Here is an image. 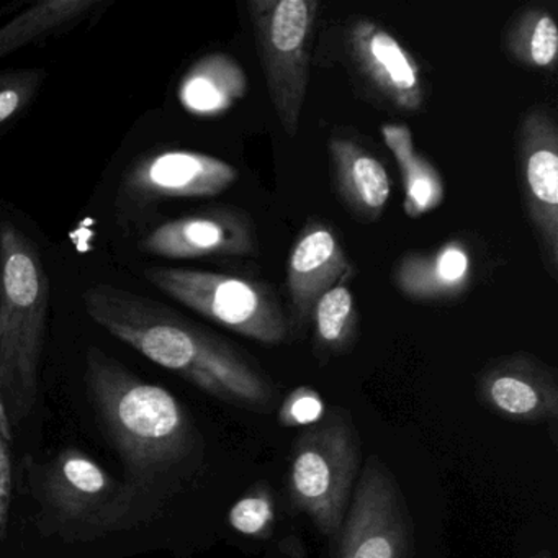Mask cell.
Segmentation results:
<instances>
[{
    "mask_svg": "<svg viewBox=\"0 0 558 558\" xmlns=\"http://www.w3.org/2000/svg\"><path fill=\"white\" fill-rule=\"evenodd\" d=\"M83 302L113 338L210 397L253 411L276 404V385L253 359L169 306L112 283L89 287Z\"/></svg>",
    "mask_w": 558,
    "mask_h": 558,
    "instance_id": "1",
    "label": "cell"
},
{
    "mask_svg": "<svg viewBox=\"0 0 558 558\" xmlns=\"http://www.w3.org/2000/svg\"><path fill=\"white\" fill-rule=\"evenodd\" d=\"M86 385L100 423L123 460L130 485L161 492L198 452L197 427L175 395L136 377L125 365L90 348Z\"/></svg>",
    "mask_w": 558,
    "mask_h": 558,
    "instance_id": "2",
    "label": "cell"
},
{
    "mask_svg": "<svg viewBox=\"0 0 558 558\" xmlns=\"http://www.w3.org/2000/svg\"><path fill=\"white\" fill-rule=\"evenodd\" d=\"M50 282L34 241L0 221V375L8 403L28 414L38 393Z\"/></svg>",
    "mask_w": 558,
    "mask_h": 558,
    "instance_id": "3",
    "label": "cell"
},
{
    "mask_svg": "<svg viewBox=\"0 0 558 558\" xmlns=\"http://www.w3.org/2000/svg\"><path fill=\"white\" fill-rule=\"evenodd\" d=\"M361 439L351 411L328 410L315 426L296 436L290 453L289 496L293 509L308 515L319 534L341 529L361 473Z\"/></svg>",
    "mask_w": 558,
    "mask_h": 558,
    "instance_id": "4",
    "label": "cell"
},
{
    "mask_svg": "<svg viewBox=\"0 0 558 558\" xmlns=\"http://www.w3.org/2000/svg\"><path fill=\"white\" fill-rule=\"evenodd\" d=\"M40 498L66 537L96 538L132 521L140 492L83 450L64 449L41 472Z\"/></svg>",
    "mask_w": 558,
    "mask_h": 558,
    "instance_id": "5",
    "label": "cell"
},
{
    "mask_svg": "<svg viewBox=\"0 0 558 558\" xmlns=\"http://www.w3.org/2000/svg\"><path fill=\"white\" fill-rule=\"evenodd\" d=\"M145 279L169 299L244 338L266 345L289 339L292 326L276 295L256 280L181 267H151Z\"/></svg>",
    "mask_w": 558,
    "mask_h": 558,
    "instance_id": "6",
    "label": "cell"
},
{
    "mask_svg": "<svg viewBox=\"0 0 558 558\" xmlns=\"http://www.w3.org/2000/svg\"><path fill=\"white\" fill-rule=\"evenodd\" d=\"M319 4L316 0L247 2L267 90L283 132L293 138L308 87L310 45Z\"/></svg>",
    "mask_w": 558,
    "mask_h": 558,
    "instance_id": "7",
    "label": "cell"
},
{
    "mask_svg": "<svg viewBox=\"0 0 558 558\" xmlns=\"http://www.w3.org/2000/svg\"><path fill=\"white\" fill-rule=\"evenodd\" d=\"M332 558H411L413 519L400 483L377 456L365 460Z\"/></svg>",
    "mask_w": 558,
    "mask_h": 558,
    "instance_id": "8",
    "label": "cell"
},
{
    "mask_svg": "<svg viewBox=\"0 0 558 558\" xmlns=\"http://www.w3.org/2000/svg\"><path fill=\"white\" fill-rule=\"evenodd\" d=\"M515 171L522 205L542 263L558 276V126L548 107H531L515 132Z\"/></svg>",
    "mask_w": 558,
    "mask_h": 558,
    "instance_id": "9",
    "label": "cell"
},
{
    "mask_svg": "<svg viewBox=\"0 0 558 558\" xmlns=\"http://www.w3.org/2000/svg\"><path fill=\"white\" fill-rule=\"evenodd\" d=\"M344 45L355 73L381 102L404 113L424 109L426 86L420 64L391 32L357 19L345 31Z\"/></svg>",
    "mask_w": 558,
    "mask_h": 558,
    "instance_id": "10",
    "label": "cell"
},
{
    "mask_svg": "<svg viewBox=\"0 0 558 558\" xmlns=\"http://www.w3.org/2000/svg\"><path fill=\"white\" fill-rule=\"evenodd\" d=\"M480 403L511 423H544L558 416V381L554 368L529 352L489 361L476 375Z\"/></svg>",
    "mask_w": 558,
    "mask_h": 558,
    "instance_id": "11",
    "label": "cell"
},
{
    "mask_svg": "<svg viewBox=\"0 0 558 558\" xmlns=\"http://www.w3.org/2000/svg\"><path fill=\"white\" fill-rule=\"evenodd\" d=\"M230 162L191 151L166 149L138 159L123 179L122 192L133 204L148 205L174 198H207L220 195L238 181Z\"/></svg>",
    "mask_w": 558,
    "mask_h": 558,
    "instance_id": "12",
    "label": "cell"
},
{
    "mask_svg": "<svg viewBox=\"0 0 558 558\" xmlns=\"http://www.w3.org/2000/svg\"><path fill=\"white\" fill-rule=\"evenodd\" d=\"M140 250L165 259L251 256L257 253L250 217L238 208L217 207L185 215L156 227Z\"/></svg>",
    "mask_w": 558,
    "mask_h": 558,
    "instance_id": "13",
    "label": "cell"
},
{
    "mask_svg": "<svg viewBox=\"0 0 558 558\" xmlns=\"http://www.w3.org/2000/svg\"><path fill=\"white\" fill-rule=\"evenodd\" d=\"M351 270V260L345 256L336 231L326 221H308L300 231L287 264V290L293 326L302 329L310 323L319 296L344 283Z\"/></svg>",
    "mask_w": 558,
    "mask_h": 558,
    "instance_id": "14",
    "label": "cell"
},
{
    "mask_svg": "<svg viewBox=\"0 0 558 558\" xmlns=\"http://www.w3.org/2000/svg\"><path fill=\"white\" fill-rule=\"evenodd\" d=\"M472 277V254L460 240L427 253L407 254L393 269L398 292L416 303L452 302L469 290Z\"/></svg>",
    "mask_w": 558,
    "mask_h": 558,
    "instance_id": "15",
    "label": "cell"
},
{
    "mask_svg": "<svg viewBox=\"0 0 558 558\" xmlns=\"http://www.w3.org/2000/svg\"><path fill=\"white\" fill-rule=\"evenodd\" d=\"M332 179L339 198L362 223H374L387 207L391 179L377 156L344 136L329 140Z\"/></svg>",
    "mask_w": 558,
    "mask_h": 558,
    "instance_id": "16",
    "label": "cell"
},
{
    "mask_svg": "<svg viewBox=\"0 0 558 558\" xmlns=\"http://www.w3.org/2000/svg\"><path fill=\"white\" fill-rule=\"evenodd\" d=\"M246 94V73L227 53L202 57L184 74L178 89L182 109L202 119L223 116L244 99Z\"/></svg>",
    "mask_w": 558,
    "mask_h": 558,
    "instance_id": "17",
    "label": "cell"
},
{
    "mask_svg": "<svg viewBox=\"0 0 558 558\" xmlns=\"http://www.w3.org/2000/svg\"><path fill=\"white\" fill-rule=\"evenodd\" d=\"M380 133L400 169L404 214L416 220L437 210L446 198V185L439 169L423 153L417 151L410 126L404 123H385Z\"/></svg>",
    "mask_w": 558,
    "mask_h": 558,
    "instance_id": "18",
    "label": "cell"
},
{
    "mask_svg": "<svg viewBox=\"0 0 558 558\" xmlns=\"http://www.w3.org/2000/svg\"><path fill=\"white\" fill-rule=\"evenodd\" d=\"M502 48L519 66L554 73L558 60L557 21L547 9L529 5L509 21Z\"/></svg>",
    "mask_w": 558,
    "mask_h": 558,
    "instance_id": "19",
    "label": "cell"
},
{
    "mask_svg": "<svg viewBox=\"0 0 558 558\" xmlns=\"http://www.w3.org/2000/svg\"><path fill=\"white\" fill-rule=\"evenodd\" d=\"M313 351L322 364L348 354L357 341L359 313L345 283L332 287L313 306Z\"/></svg>",
    "mask_w": 558,
    "mask_h": 558,
    "instance_id": "20",
    "label": "cell"
},
{
    "mask_svg": "<svg viewBox=\"0 0 558 558\" xmlns=\"http://www.w3.org/2000/svg\"><path fill=\"white\" fill-rule=\"evenodd\" d=\"M99 0H44L0 27V58L86 17Z\"/></svg>",
    "mask_w": 558,
    "mask_h": 558,
    "instance_id": "21",
    "label": "cell"
},
{
    "mask_svg": "<svg viewBox=\"0 0 558 558\" xmlns=\"http://www.w3.org/2000/svg\"><path fill=\"white\" fill-rule=\"evenodd\" d=\"M228 522L244 537L269 538L276 527V499L272 488L260 482L251 486L228 512Z\"/></svg>",
    "mask_w": 558,
    "mask_h": 558,
    "instance_id": "22",
    "label": "cell"
},
{
    "mask_svg": "<svg viewBox=\"0 0 558 558\" xmlns=\"http://www.w3.org/2000/svg\"><path fill=\"white\" fill-rule=\"evenodd\" d=\"M44 71L21 70L0 74V126L27 109L44 84Z\"/></svg>",
    "mask_w": 558,
    "mask_h": 558,
    "instance_id": "23",
    "label": "cell"
},
{
    "mask_svg": "<svg viewBox=\"0 0 558 558\" xmlns=\"http://www.w3.org/2000/svg\"><path fill=\"white\" fill-rule=\"evenodd\" d=\"M328 413L325 398L318 390L308 385L293 388L277 411V421L282 427L315 426Z\"/></svg>",
    "mask_w": 558,
    "mask_h": 558,
    "instance_id": "24",
    "label": "cell"
},
{
    "mask_svg": "<svg viewBox=\"0 0 558 558\" xmlns=\"http://www.w3.org/2000/svg\"><path fill=\"white\" fill-rule=\"evenodd\" d=\"M12 498V459L11 447L0 434V538L8 532L9 509Z\"/></svg>",
    "mask_w": 558,
    "mask_h": 558,
    "instance_id": "25",
    "label": "cell"
},
{
    "mask_svg": "<svg viewBox=\"0 0 558 558\" xmlns=\"http://www.w3.org/2000/svg\"><path fill=\"white\" fill-rule=\"evenodd\" d=\"M0 434L9 444L14 439V429H12L11 416H9V403L5 398L4 381L0 375Z\"/></svg>",
    "mask_w": 558,
    "mask_h": 558,
    "instance_id": "26",
    "label": "cell"
},
{
    "mask_svg": "<svg viewBox=\"0 0 558 558\" xmlns=\"http://www.w3.org/2000/svg\"><path fill=\"white\" fill-rule=\"evenodd\" d=\"M532 558H554V555H551V551L548 550H541L538 554H535Z\"/></svg>",
    "mask_w": 558,
    "mask_h": 558,
    "instance_id": "27",
    "label": "cell"
}]
</instances>
